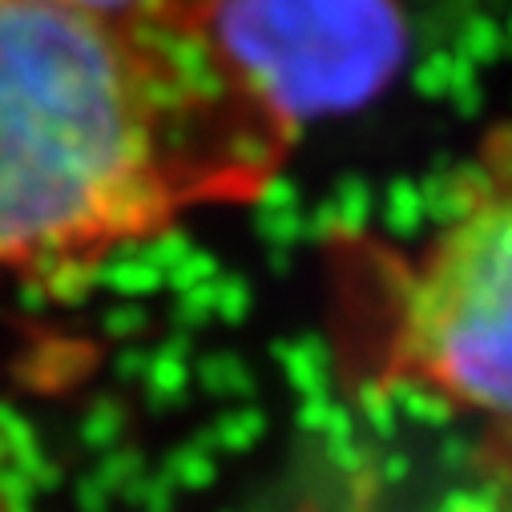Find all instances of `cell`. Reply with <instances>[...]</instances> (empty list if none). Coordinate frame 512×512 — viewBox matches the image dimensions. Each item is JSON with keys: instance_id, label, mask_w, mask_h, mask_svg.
I'll use <instances>...</instances> for the list:
<instances>
[{"instance_id": "obj_5", "label": "cell", "mask_w": 512, "mask_h": 512, "mask_svg": "<svg viewBox=\"0 0 512 512\" xmlns=\"http://www.w3.org/2000/svg\"><path fill=\"white\" fill-rule=\"evenodd\" d=\"M81 5H93L101 13H121V17H142V21L174 25L186 0H81Z\"/></svg>"}, {"instance_id": "obj_1", "label": "cell", "mask_w": 512, "mask_h": 512, "mask_svg": "<svg viewBox=\"0 0 512 512\" xmlns=\"http://www.w3.org/2000/svg\"><path fill=\"white\" fill-rule=\"evenodd\" d=\"M295 138L178 25L0 0V283L57 291L263 198Z\"/></svg>"}, {"instance_id": "obj_4", "label": "cell", "mask_w": 512, "mask_h": 512, "mask_svg": "<svg viewBox=\"0 0 512 512\" xmlns=\"http://www.w3.org/2000/svg\"><path fill=\"white\" fill-rule=\"evenodd\" d=\"M412 512H512V468L476 460V476Z\"/></svg>"}, {"instance_id": "obj_2", "label": "cell", "mask_w": 512, "mask_h": 512, "mask_svg": "<svg viewBox=\"0 0 512 512\" xmlns=\"http://www.w3.org/2000/svg\"><path fill=\"white\" fill-rule=\"evenodd\" d=\"M347 319L367 392L464 416L480 460L512 468V121L484 130L420 242H359Z\"/></svg>"}, {"instance_id": "obj_3", "label": "cell", "mask_w": 512, "mask_h": 512, "mask_svg": "<svg viewBox=\"0 0 512 512\" xmlns=\"http://www.w3.org/2000/svg\"><path fill=\"white\" fill-rule=\"evenodd\" d=\"M174 25L295 130L375 101L408 57L400 0H186Z\"/></svg>"}]
</instances>
